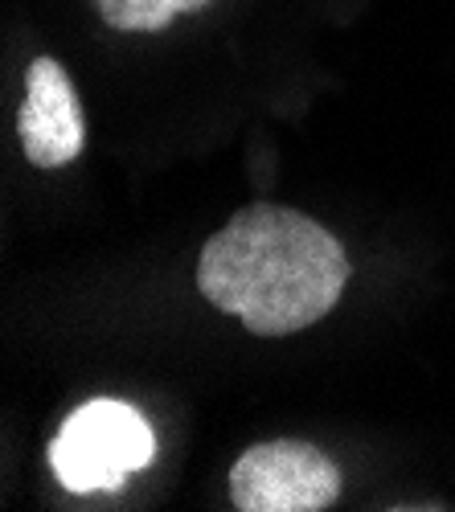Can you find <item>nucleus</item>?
I'll use <instances>...</instances> for the list:
<instances>
[{
	"instance_id": "7ed1b4c3",
	"label": "nucleus",
	"mask_w": 455,
	"mask_h": 512,
	"mask_svg": "<svg viewBox=\"0 0 455 512\" xmlns=\"http://www.w3.org/2000/svg\"><path fill=\"white\" fill-rule=\"evenodd\" d=\"M341 496V467L300 439H271L230 467V500L242 512H324Z\"/></svg>"
},
{
	"instance_id": "39448f33",
	"label": "nucleus",
	"mask_w": 455,
	"mask_h": 512,
	"mask_svg": "<svg viewBox=\"0 0 455 512\" xmlns=\"http://www.w3.org/2000/svg\"><path fill=\"white\" fill-rule=\"evenodd\" d=\"M95 9L111 29L123 33H156L181 13L177 0H95Z\"/></svg>"
},
{
	"instance_id": "423d86ee",
	"label": "nucleus",
	"mask_w": 455,
	"mask_h": 512,
	"mask_svg": "<svg viewBox=\"0 0 455 512\" xmlns=\"http://www.w3.org/2000/svg\"><path fill=\"white\" fill-rule=\"evenodd\" d=\"M201 5H205V0H177L181 13H193V9H201Z\"/></svg>"
},
{
	"instance_id": "20e7f679",
	"label": "nucleus",
	"mask_w": 455,
	"mask_h": 512,
	"mask_svg": "<svg viewBox=\"0 0 455 512\" xmlns=\"http://www.w3.org/2000/svg\"><path fill=\"white\" fill-rule=\"evenodd\" d=\"M17 136L37 168L70 164L87 144V123L82 103L74 95V82L58 58H37L25 74V99L17 111Z\"/></svg>"
},
{
	"instance_id": "f257e3e1",
	"label": "nucleus",
	"mask_w": 455,
	"mask_h": 512,
	"mask_svg": "<svg viewBox=\"0 0 455 512\" xmlns=\"http://www.w3.org/2000/svg\"><path fill=\"white\" fill-rule=\"evenodd\" d=\"M349 283L341 242L300 209L246 205L205 242L197 287L255 336H292L337 308Z\"/></svg>"
},
{
	"instance_id": "f03ea898",
	"label": "nucleus",
	"mask_w": 455,
	"mask_h": 512,
	"mask_svg": "<svg viewBox=\"0 0 455 512\" xmlns=\"http://www.w3.org/2000/svg\"><path fill=\"white\" fill-rule=\"evenodd\" d=\"M156 459L148 418L115 398L82 402L50 443V467L66 492H115Z\"/></svg>"
}]
</instances>
